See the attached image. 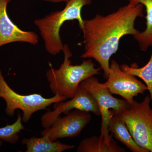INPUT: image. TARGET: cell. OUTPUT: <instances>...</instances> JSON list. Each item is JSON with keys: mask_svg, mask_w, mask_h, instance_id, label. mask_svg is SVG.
<instances>
[{"mask_svg": "<svg viewBox=\"0 0 152 152\" xmlns=\"http://www.w3.org/2000/svg\"><path fill=\"white\" fill-rule=\"evenodd\" d=\"M120 66L124 72L138 77L143 81L148 87V91L149 92L150 98L152 101V52L149 61L142 67H139L136 63L131 64L130 66L125 64Z\"/></svg>", "mask_w": 152, "mask_h": 152, "instance_id": "9a60e30c", "label": "cell"}, {"mask_svg": "<svg viewBox=\"0 0 152 152\" xmlns=\"http://www.w3.org/2000/svg\"><path fill=\"white\" fill-rule=\"evenodd\" d=\"M108 129L116 139L122 143L131 151L149 152L139 146L129 132L125 122L118 115L114 114L109 121Z\"/></svg>", "mask_w": 152, "mask_h": 152, "instance_id": "8fae6325", "label": "cell"}, {"mask_svg": "<svg viewBox=\"0 0 152 152\" xmlns=\"http://www.w3.org/2000/svg\"><path fill=\"white\" fill-rule=\"evenodd\" d=\"M144 6L128 4L106 16L97 15L90 20H84L81 30L84 52L82 58L96 60L104 71L107 80L110 72V60L116 53L120 40L124 36H134L139 31L135 28L138 17L144 16Z\"/></svg>", "mask_w": 152, "mask_h": 152, "instance_id": "6da1fadb", "label": "cell"}, {"mask_svg": "<svg viewBox=\"0 0 152 152\" xmlns=\"http://www.w3.org/2000/svg\"><path fill=\"white\" fill-rule=\"evenodd\" d=\"M62 51L64 54L62 64L58 69L50 68L46 76L54 94L72 99L80 84L90 77L100 74L102 69L95 67L91 59L84 60L81 64L73 65L70 59L72 54L68 45H64Z\"/></svg>", "mask_w": 152, "mask_h": 152, "instance_id": "7a4b0ae2", "label": "cell"}, {"mask_svg": "<svg viewBox=\"0 0 152 152\" xmlns=\"http://www.w3.org/2000/svg\"><path fill=\"white\" fill-rule=\"evenodd\" d=\"M22 122V117L18 113L15 122L0 128V148L2 145L3 142L11 144H15L18 142L20 138L19 133L25 129Z\"/></svg>", "mask_w": 152, "mask_h": 152, "instance_id": "2e32d148", "label": "cell"}, {"mask_svg": "<svg viewBox=\"0 0 152 152\" xmlns=\"http://www.w3.org/2000/svg\"><path fill=\"white\" fill-rule=\"evenodd\" d=\"M0 98L5 101L6 113L10 116H12L16 110H21L23 112L22 121L24 123H27L36 112L46 110L52 104L67 99L66 98L58 95H55L50 98H45L38 94H20L11 88L8 84L1 69Z\"/></svg>", "mask_w": 152, "mask_h": 152, "instance_id": "277c9868", "label": "cell"}, {"mask_svg": "<svg viewBox=\"0 0 152 152\" xmlns=\"http://www.w3.org/2000/svg\"><path fill=\"white\" fill-rule=\"evenodd\" d=\"M110 67L107 81L102 85L112 94L119 95L131 105L134 102L135 96L140 94H143L148 90L146 85L135 76L122 70L120 65L115 60H112Z\"/></svg>", "mask_w": 152, "mask_h": 152, "instance_id": "52a82bcc", "label": "cell"}, {"mask_svg": "<svg viewBox=\"0 0 152 152\" xmlns=\"http://www.w3.org/2000/svg\"><path fill=\"white\" fill-rule=\"evenodd\" d=\"M91 118L90 113L75 110L65 116L58 117L49 127L41 132V135H47L52 141L75 137L80 134Z\"/></svg>", "mask_w": 152, "mask_h": 152, "instance_id": "9c48e42d", "label": "cell"}, {"mask_svg": "<svg viewBox=\"0 0 152 152\" xmlns=\"http://www.w3.org/2000/svg\"><path fill=\"white\" fill-rule=\"evenodd\" d=\"M77 152H125L113 139L107 141L100 136H92L82 140L79 144Z\"/></svg>", "mask_w": 152, "mask_h": 152, "instance_id": "4fadbf2b", "label": "cell"}, {"mask_svg": "<svg viewBox=\"0 0 152 152\" xmlns=\"http://www.w3.org/2000/svg\"><path fill=\"white\" fill-rule=\"evenodd\" d=\"M22 143L26 146V152H62L75 148L72 145L51 140L47 135L24 138L22 140Z\"/></svg>", "mask_w": 152, "mask_h": 152, "instance_id": "7c38bea8", "label": "cell"}, {"mask_svg": "<svg viewBox=\"0 0 152 152\" xmlns=\"http://www.w3.org/2000/svg\"><path fill=\"white\" fill-rule=\"evenodd\" d=\"M80 86L85 88L95 98L102 116L100 137L109 141L113 135L110 134L108 125L112 116L118 115L129 106L126 101L114 97L110 91L104 87L94 76L88 78L80 84Z\"/></svg>", "mask_w": 152, "mask_h": 152, "instance_id": "8992f818", "label": "cell"}, {"mask_svg": "<svg viewBox=\"0 0 152 152\" xmlns=\"http://www.w3.org/2000/svg\"><path fill=\"white\" fill-rule=\"evenodd\" d=\"M92 0H70L61 10L52 12L42 18L35 20L34 23L39 31L48 53L56 56L62 51L64 45L60 34L63 24L68 21L77 20L80 28L83 26L82 10L91 4Z\"/></svg>", "mask_w": 152, "mask_h": 152, "instance_id": "3957f363", "label": "cell"}, {"mask_svg": "<svg viewBox=\"0 0 152 152\" xmlns=\"http://www.w3.org/2000/svg\"><path fill=\"white\" fill-rule=\"evenodd\" d=\"M129 4L133 5L141 4L145 7L146 28L143 31L134 35V38L137 42L141 50L147 51L152 46V0H129Z\"/></svg>", "mask_w": 152, "mask_h": 152, "instance_id": "5bb4252c", "label": "cell"}, {"mask_svg": "<svg viewBox=\"0 0 152 152\" xmlns=\"http://www.w3.org/2000/svg\"><path fill=\"white\" fill-rule=\"evenodd\" d=\"M11 0H0V48L14 42H24L35 45L39 37L34 32L25 31L12 21L7 11Z\"/></svg>", "mask_w": 152, "mask_h": 152, "instance_id": "30bf717a", "label": "cell"}, {"mask_svg": "<svg viewBox=\"0 0 152 152\" xmlns=\"http://www.w3.org/2000/svg\"><path fill=\"white\" fill-rule=\"evenodd\" d=\"M53 110L48 111L41 118L43 127L48 128L62 113L67 114L71 110H79L100 115V112L95 98L86 88L79 86L75 96L70 100L54 104Z\"/></svg>", "mask_w": 152, "mask_h": 152, "instance_id": "ba28073f", "label": "cell"}, {"mask_svg": "<svg viewBox=\"0 0 152 152\" xmlns=\"http://www.w3.org/2000/svg\"><path fill=\"white\" fill-rule=\"evenodd\" d=\"M41 1H45L50 2L52 3H59L64 2H67L70 0H41Z\"/></svg>", "mask_w": 152, "mask_h": 152, "instance_id": "e0dca14e", "label": "cell"}, {"mask_svg": "<svg viewBox=\"0 0 152 152\" xmlns=\"http://www.w3.org/2000/svg\"><path fill=\"white\" fill-rule=\"evenodd\" d=\"M148 95L143 101H134L127 109L118 115L125 122L135 141L140 146L152 152V109Z\"/></svg>", "mask_w": 152, "mask_h": 152, "instance_id": "5b68a950", "label": "cell"}]
</instances>
